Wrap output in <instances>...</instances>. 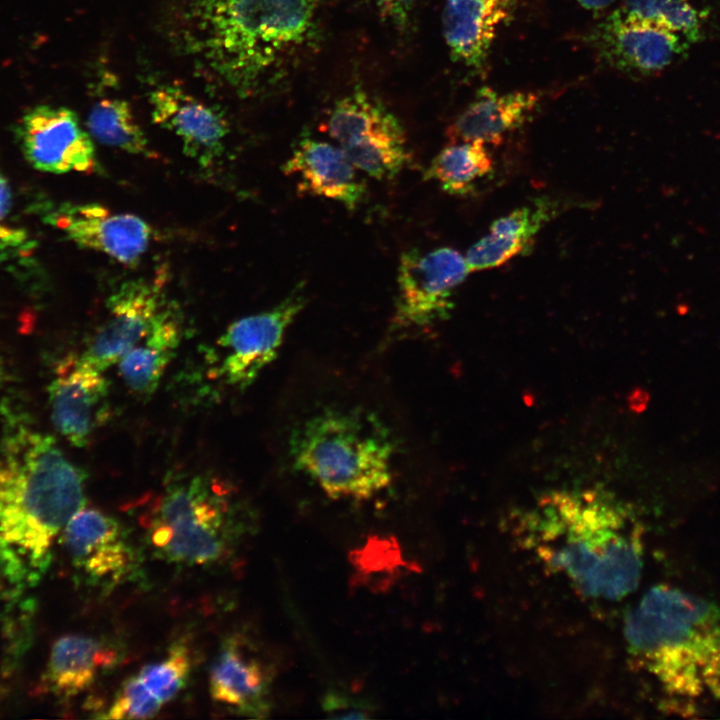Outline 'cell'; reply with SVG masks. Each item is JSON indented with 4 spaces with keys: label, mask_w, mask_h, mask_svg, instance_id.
Returning <instances> with one entry per match:
<instances>
[{
    "label": "cell",
    "mask_w": 720,
    "mask_h": 720,
    "mask_svg": "<svg viewBox=\"0 0 720 720\" xmlns=\"http://www.w3.org/2000/svg\"><path fill=\"white\" fill-rule=\"evenodd\" d=\"M150 105L153 121L178 136L189 157L207 166L221 155L229 126L216 109L170 86L154 90Z\"/></svg>",
    "instance_id": "cell-15"
},
{
    "label": "cell",
    "mask_w": 720,
    "mask_h": 720,
    "mask_svg": "<svg viewBox=\"0 0 720 720\" xmlns=\"http://www.w3.org/2000/svg\"><path fill=\"white\" fill-rule=\"evenodd\" d=\"M583 8L599 11L610 6L615 0H576Z\"/></svg>",
    "instance_id": "cell-33"
},
{
    "label": "cell",
    "mask_w": 720,
    "mask_h": 720,
    "mask_svg": "<svg viewBox=\"0 0 720 720\" xmlns=\"http://www.w3.org/2000/svg\"><path fill=\"white\" fill-rule=\"evenodd\" d=\"M162 704L138 676L131 677L123 683L104 718H151L158 713Z\"/></svg>",
    "instance_id": "cell-29"
},
{
    "label": "cell",
    "mask_w": 720,
    "mask_h": 720,
    "mask_svg": "<svg viewBox=\"0 0 720 720\" xmlns=\"http://www.w3.org/2000/svg\"><path fill=\"white\" fill-rule=\"evenodd\" d=\"M492 172L493 159L485 144L451 142L433 158L424 178L438 182L451 195L464 196Z\"/></svg>",
    "instance_id": "cell-24"
},
{
    "label": "cell",
    "mask_w": 720,
    "mask_h": 720,
    "mask_svg": "<svg viewBox=\"0 0 720 720\" xmlns=\"http://www.w3.org/2000/svg\"><path fill=\"white\" fill-rule=\"evenodd\" d=\"M303 284L270 310L240 318L219 337L218 375L238 389L251 385L277 356L288 327L304 308Z\"/></svg>",
    "instance_id": "cell-8"
},
{
    "label": "cell",
    "mask_w": 720,
    "mask_h": 720,
    "mask_svg": "<svg viewBox=\"0 0 720 720\" xmlns=\"http://www.w3.org/2000/svg\"><path fill=\"white\" fill-rule=\"evenodd\" d=\"M616 11L671 30L688 43L703 36L704 14L693 0H623Z\"/></svg>",
    "instance_id": "cell-26"
},
{
    "label": "cell",
    "mask_w": 720,
    "mask_h": 720,
    "mask_svg": "<svg viewBox=\"0 0 720 720\" xmlns=\"http://www.w3.org/2000/svg\"><path fill=\"white\" fill-rule=\"evenodd\" d=\"M318 4L319 0H200L190 16L193 46L228 84L248 89L305 42Z\"/></svg>",
    "instance_id": "cell-4"
},
{
    "label": "cell",
    "mask_w": 720,
    "mask_h": 720,
    "mask_svg": "<svg viewBox=\"0 0 720 720\" xmlns=\"http://www.w3.org/2000/svg\"><path fill=\"white\" fill-rule=\"evenodd\" d=\"M517 0H445L441 23L451 57L479 70L488 59L499 29L508 23Z\"/></svg>",
    "instance_id": "cell-17"
},
{
    "label": "cell",
    "mask_w": 720,
    "mask_h": 720,
    "mask_svg": "<svg viewBox=\"0 0 720 720\" xmlns=\"http://www.w3.org/2000/svg\"><path fill=\"white\" fill-rule=\"evenodd\" d=\"M55 430L75 447H84L109 417V383L81 357L63 361L49 388Z\"/></svg>",
    "instance_id": "cell-12"
},
{
    "label": "cell",
    "mask_w": 720,
    "mask_h": 720,
    "mask_svg": "<svg viewBox=\"0 0 720 720\" xmlns=\"http://www.w3.org/2000/svg\"><path fill=\"white\" fill-rule=\"evenodd\" d=\"M353 165L378 180L394 178L410 160L406 137H384L341 147Z\"/></svg>",
    "instance_id": "cell-27"
},
{
    "label": "cell",
    "mask_w": 720,
    "mask_h": 720,
    "mask_svg": "<svg viewBox=\"0 0 720 720\" xmlns=\"http://www.w3.org/2000/svg\"><path fill=\"white\" fill-rule=\"evenodd\" d=\"M396 442L374 413L327 407L292 432L293 468L332 499L365 500L392 483Z\"/></svg>",
    "instance_id": "cell-5"
},
{
    "label": "cell",
    "mask_w": 720,
    "mask_h": 720,
    "mask_svg": "<svg viewBox=\"0 0 720 720\" xmlns=\"http://www.w3.org/2000/svg\"><path fill=\"white\" fill-rule=\"evenodd\" d=\"M16 134L25 159L39 171L90 173L96 167L89 133L67 108L49 105L31 108L20 119Z\"/></svg>",
    "instance_id": "cell-9"
},
{
    "label": "cell",
    "mask_w": 720,
    "mask_h": 720,
    "mask_svg": "<svg viewBox=\"0 0 720 720\" xmlns=\"http://www.w3.org/2000/svg\"><path fill=\"white\" fill-rule=\"evenodd\" d=\"M271 673L235 640L224 644L209 675L212 698L248 716L263 718L270 712Z\"/></svg>",
    "instance_id": "cell-18"
},
{
    "label": "cell",
    "mask_w": 720,
    "mask_h": 720,
    "mask_svg": "<svg viewBox=\"0 0 720 720\" xmlns=\"http://www.w3.org/2000/svg\"><path fill=\"white\" fill-rule=\"evenodd\" d=\"M85 479L53 437L8 421L0 445V599L40 583L56 537L85 506Z\"/></svg>",
    "instance_id": "cell-1"
},
{
    "label": "cell",
    "mask_w": 720,
    "mask_h": 720,
    "mask_svg": "<svg viewBox=\"0 0 720 720\" xmlns=\"http://www.w3.org/2000/svg\"><path fill=\"white\" fill-rule=\"evenodd\" d=\"M381 17L401 30L408 24L416 0H375Z\"/></svg>",
    "instance_id": "cell-32"
},
{
    "label": "cell",
    "mask_w": 720,
    "mask_h": 720,
    "mask_svg": "<svg viewBox=\"0 0 720 720\" xmlns=\"http://www.w3.org/2000/svg\"><path fill=\"white\" fill-rule=\"evenodd\" d=\"M326 130L340 147L375 138L405 135L399 119L376 98L360 89L335 103L329 113Z\"/></svg>",
    "instance_id": "cell-23"
},
{
    "label": "cell",
    "mask_w": 720,
    "mask_h": 720,
    "mask_svg": "<svg viewBox=\"0 0 720 720\" xmlns=\"http://www.w3.org/2000/svg\"><path fill=\"white\" fill-rule=\"evenodd\" d=\"M536 529L539 554L583 594L604 600L633 591L643 566L639 525L595 497L554 496Z\"/></svg>",
    "instance_id": "cell-3"
},
{
    "label": "cell",
    "mask_w": 720,
    "mask_h": 720,
    "mask_svg": "<svg viewBox=\"0 0 720 720\" xmlns=\"http://www.w3.org/2000/svg\"><path fill=\"white\" fill-rule=\"evenodd\" d=\"M163 307L161 279L122 283L109 296L105 319L80 357L104 372L145 337Z\"/></svg>",
    "instance_id": "cell-10"
},
{
    "label": "cell",
    "mask_w": 720,
    "mask_h": 720,
    "mask_svg": "<svg viewBox=\"0 0 720 720\" xmlns=\"http://www.w3.org/2000/svg\"><path fill=\"white\" fill-rule=\"evenodd\" d=\"M538 104L535 92L499 93L483 87L449 126L448 138L451 142L500 144L507 134L528 120Z\"/></svg>",
    "instance_id": "cell-19"
},
{
    "label": "cell",
    "mask_w": 720,
    "mask_h": 720,
    "mask_svg": "<svg viewBox=\"0 0 720 720\" xmlns=\"http://www.w3.org/2000/svg\"><path fill=\"white\" fill-rule=\"evenodd\" d=\"M61 535L73 566L93 582L116 583L134 560L120 523L98 509L81 508Z\"/></svg>",
    "instance_id": "cell-14"
},
{
    "label": "cell",
    "mask_w": 720,
    "mask_h": 720,
    "mask_svg": "<svg viewBox=\"0 0 720 720\" xmlns=\"http://www.w3.org/2000/svg\"><path fill=\"white\" fill-rule=\"evenodd\" d=\"M558 208V203L544 196L496 219L489 233L468 249L465 260L469 271L498 267L527 251Z\"/></svg>",
    "instance_id": "cell-20"
},
{
    "label": "cell",
    "mask_w": 720,
    "mask_h": 720,
    "mask_svg": "<svg viewBox=\"0 0 720 720\" xmlns=\"http://www.w3.org/2000/svg\"><path fill=\"white\" fill-rule=\"evenodd\" d=\"M44 221L79 247L134 266L148 249L152 229L132 214L115 213L95 203H63L49 208Z\"/></svg>",
    "instance_id": "cell-11"
},
{
    "label": "cell",
    "mask_w": 720,
    "mask_h": 720,
    "mask_svg": "<svg viewBox=\"0 0 720 720\" xmlns=\"http://www.w3.org/2000/svg\"><path fill=\"white\" fill-rule=\"evenodd\" d=\"M87 128L102 144L134 155L154 156L130 105L122 99L105 98L95 103L88 115Z\"/></svg>",
    "instance_id": "cell-25"
},
{
    "label": "cell",
    "mask_w": 720,
    "mask_h": 720,
    "mask_svg": "<svg viewBox=\"0 0 720 720\" xmlns=\"http://www.w3.org/2000/svg\"><path fill=\"white\" fill-rule=\"evenodd\" d=\"M11 211V190L6 178L0 172V260L25 250L29 243L26 232L12 222Z\"/></svg>",
    "instance_id": "cell-30"
},
{
    "label": "cell",
    "mask_w": 720,
    "mask_h": 720,
    "mask_svg": "<svg viewBox=\"0 0 720 720\" xmlns=\"http://www.w3.org/2000/svg\"><path fill=\"white\" fill-rule=\"evenodd\" d=\"M632 655L665 694L720 700V606L681 588L652 587L628 613Z\"/></svg>",
    "instance_id": "cell-2"
},
{
    "label": "cell",
    "mask_w": 720,
    "mask_h": 720,
    "mask_svg": "<svg viewBox=\"0 0 720 720\" xmlns=\"http://www.w3.org/2000/svg\"><path fill=\"white\" fill-rule=\"evenodd\" d=\"M469 272L465 257L451 247L402 253L393 327L423 330L447 319L453 308L452 296Z\"/></svg>",
    "instance_id": "cell-7"
},
{
    "label": "cell",
    "mask_w": 720,
    "mask_h": 720,
    "mask_svg": "<svg viewBox=\"0 0 720 720\" xmlns=\"http://www.w3.org/2000/svg\"><path fill=\"white\" fill-rule=\"evenodd\" d=\"M322 709L330 718H370L375 707L366 699L340 690H329L322 699Z\"/></svg>",
    "instance_id": "cell-31"
},
{
    "label": "cell",
    "mask_w": 720,
    "mask_h": 720,
    "mask_svg": "<svg viewBox=\"0 0 720 720\" xmlns=\"http://www.w3.org/2000/svg\"><path fill=\"white\" fill-rule=\"evenodd\" d=\"M283 170L298 177L299 191L335 200L351 211L366 195V185L344 150L326 141L299 140Z\"/></svg>",
    "instance_id": "cell-16"
},
{
    "label": "cell",
    "mask_w": 720,
    "mask_h": 720,
    "mask_svg": "<svg viewBox=\"0 0 720 720\" xmlns=\"http://www.w3.org/2000/svg\"><path fill=\"white\" fill-rule=\"evenodd\" d=\"M601 58L623 72L651 75L663 71L681 56L688 42L658 25L614 11L593 32Z\"/></svg>",
    "instance_id": "cell-13"
},
{
    "label": "cell",
    "mask_w": 720,
    "mask_h": 720,
    "mask_svg": "<svg viewBox=\"0 0 720 720\" xmlns=\"http://www.w3.org/2000/svg\"><path fill=\"white\" fill-rule=\"evenodd\" d=\"M116 656L111 647L95 638L64 635L51 648L46 682L57 695H77L96 680L99 672L112 666Z\"/></svg>",
    "instance_id": "cell-22"
},
{
    "label": "cell",
    "mask_w": 720,
    "mask_h": 720,
    "mask_svg": "<svg viewBox=\"0 0 720 720\" xmlns=\"http://www.w3.org/2000/svg\"><path fill=\"white\" fill-rule=\"evenodd\" d=\"M191 672V658L186 647L175 645L158 662L145 665L138 677L162 702L174 699L185 687Z\"/></svg>",
    "instance_id": "cell-28"
},
{
    "label": "cell",
    "mask_w": 720,
    "mask_h": 720,
    "mask_svg": "<svg viewBox=\"0 0 720 720\" xmlns=\"http://www.w3.org/2000/svg\"><path fill=\"white\" fill-rule=\"evenodd\" d=\"M229 491L207 475L166 487L145 521L149 541L170 562L209 565L228 550L233 529Z\"/></svg>",
    "instance_id": "cell-6"
},
{
    "label": "cell",
    "mask_w": 720,
    "mask_h": 720,
    "mask_svg": "<svg viewBox=\"0 0 720 720\" xmlns=\"http://www.w3.org/2000/svg\"><path fill=\"white\" fill-rule=\"evenodd\" d=\"M180 340V320L164 306L145 337L117 363L124 384L137 395L150 396L174 358Z\"/></svg>",
    "instance_id": "cell-21"
}]
</instances>
